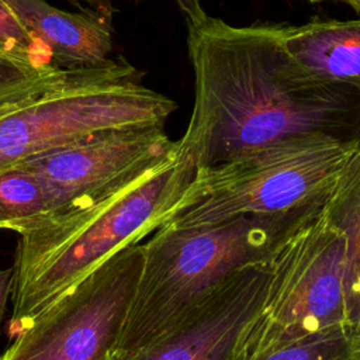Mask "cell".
I'll list each match as a JSON object with an SVG mask.
<instances>
[{"mask_svg":"<svg viewBox=\"0 0 360 360\" xmlns=\"http://www.w3.org/2000/svg\"><path fill=\"white\" fill-rule=\"evenodd\" d=\"M322 207L190 228L159 226L142 243V270L112 350L131 352L172 330L233 271L269 263Z\"/></svg>","mask_w":360,"mask_h":360,"instance_id":"3957f363","label":"cell"},{"mask_svg":"<svg viewBox=\"0 0 360 360\" xmlns=\"http://www.w3.org/2000/svg\"><path fill=\"white\" fill-rule=\"evenodd\" d=\"M323 211L347 242L345 292L350 335L354 339L360 321V139L328 195Z\"/></svg>","mask_w":360,"mask_h":360,"instance_id":"7c38bea8","label":"cell"},{"mask_svg":"<svg viewBox=\"0 0 360 360\" xmlns=\"http://www.w3.org/2000/svg\"><path fill=\"white\" fill-rule=\"evenodd\" d=\"M270 262L238 269L172 330L103 360H233L238 336L264 295Z\"/></svg>","mask_w":360,"mask_h":360,"instance_id":"9c48e42d","label":"cell"},{"mask_svg":"<svg viewBox=\"0 0 360 360\" xmlns=\"http://www.w3.org/2000/svg\"><path fill=\"white\" fill-rule=\"evenodd\" d=\"M181 13L186 15L188 24H197L207 18V13L202 8L200 0H174Z\"/></svg>","mask_w":360,"mask_h":360,"instance_id":"ac0fdd59","label":"cell"},{"mask_svg":"<svg viewBox=\"0 0 360 360\" xmlns=\"http://www.w3.org/2000/svg\"><path fill=\"white\" fill-rule=\"evenodd\" d=\"M177 104L141 84L122 56L66 69L28 97L0 107V169L82 142L100 132L165 124Z\"/></svg>","mask_w":360,"mask_h":360,"instance_id":"5b68a950","label":"cell"},{"mask_svg":"<svg viewBox=\"0 0 360 360\" xmlns=\"http://www.w3.org/2000/svg\"><path fill=\"white\" fill-rule=\"evenodd\" d=\"M52 53L58 68L107 63L112 51V6L68 13L45 0H3Z\"/></svg>","mask_w":360,"mask_h":360,"instance_id":"30bf717a","label":"cell"},{"mask_svg":"<svg viewBox=\"0 0 360 360\" xmlns=\"http://www.w3.org/2000/svg\"><path fill=\"white\" fill-rule=\"evenodd\" d=\"M73 4H79V1H86V3H89L90 6H93L94 8H100V7H104V6H107L108 3H105L104 0H70Z\"/></svg>","mask_w":360,"mask_h":360,"instance_id":"ffe728a7","label":"cell"},{"mask_svg":"<svg viewBox=\"0 0 360 360\" xmlns=\"http://www.w3.org/2000/svg\"><path fill=\"white\" fill-rule=\"evenodd\" d=\"M14 287V266L0 269V326L6 312V305Z\"/></svg>","mask_w":360,"mask_h":360,"instance_id":"e0dca14e","label":"cell"},{"mask_svg":"<svg viewBox=\"0 0 360 360\" xmlns=\"http://www.w3.org/2000/svg\"><path fill=\"white\" fill-rule=\"evenodd\" d=\"M354 340L360 345V321H359V325H357V328L354 330Z\"/></svg>","mask_w":360,"mask_h":360,"instance_id":"44dd1931","label":"cell"},{"mask_svg":"<svg viewBox=\"0 0 360 360\" xmlns=\"http://www.w3.org/2000/svg\"><path fill=\"white\" fill-rule=\"evenodd\" d=\"M194 104L179 152L198 167L307 135L360 138V93L318 80L285 52L274 25L188 24Z\"/></svg>","mask_w":360,"mask_h":360,"instance_id":"6da1fadb","label":"cell"},{"mask_svg":"<svg viewBox=\"0 0 360 360\" xmlns=\"http://www.w3.org/2000/svg\"><path fill=\"white\" fill-rule=\"evenodd\" d=\"M176 152L177 141L167 136L165 124H145L108 129L17 165L51 187L56 201L52 212H59L87 205L141 181L174 158Z\"/></svg>","mask_w":360,"mask_h":360,"instance_id":"ba28073f","label":"cell"},{"mask_svg":"<svg viewBox=\"0 0 360 360\" xmlns=\"http://www.w3.org/2000/svg\"><path fill=\"white\" fill-rule=\"evenodd\" d=\"M194 173L193 162L177 149L174 158L121 191L15 226L10 338L117 252L156 231Z\"/></svg>","mask_w":360,"mask_h":360,"instance_id":"7a4b0ae2","label":"cell"},{"mask_svg":"<svg viewBox=\"0 0 360 360\" xmlns=\"http://www.w3.org/2000/svg\"><path fill=\"white\" fill-rule=\"evenodd\" d=\"M346 263V236L322 207L274 253L264 295L238 336L233 360H263L290 346L350 333Z\"/></svg>","mask_w":360,"mask_h":360,"instance_id":"8992f818","label":"cell"},{"mask_svg":"<svg viewBox=\"0 0 360 360\" xmlns=\"http://www.w3.org/2000/svg\"><path fill=\"white\" fill-rule=\"evenodd\" d=\"M359 139L297 136L198 167L162 225L190 228L319 208Z\"/></svg>","mask_w":360,"mask_h":360,"instance_id":"277c9868","label":"cell"},{"mask_svg":"<svg viewBox=\"0 0 360 360\" xmlns=\"http://www.w3.org/2000/svg\"><path fill=\"white\" fill-rule=\"evenodd\" d=\"M280 44L309 76L360 93V17L274 24Z\"/></svg>","mask_w":360,"mask_h":360,"instance_id":"8fae6325","label":"cell"},{"mask_svg":"<svg viewBox=\"0 0 360 360\" xmlns=\"http://www.w3.org/2000/svg\"><path fill=\"white\" fill-rule=\"evenodd\" d=\"M308 1L316 3V1H326V0H308ZM336 1H343V3L349 4L360 15V0H336Z\"/></svg>","mask_w":360,"mask_h":360,"instance_id":"d6986e66","label":"cell"},{"mask_svg":"<svg viewBox=\"0 0 360 360\" xmlns=\"http://www.w3.org/2000/svg\"><path fill=\"white\" fill-rule=\"evenodd\" d=\"M143 263L127 246L35 316L0 360H103L114 349Z\"/></svg>","mask_w":360,"mask_h":360,"instance_id":"52a82bcc","label":"cell"},{"mask_svg":"<svg viewBox=\"0 0 360 360\" xmlns=\"http://www.w3.org/2000/svg\"><path fill=\"white\" fill-rule=\"evenodd\" d=\"M263 360H360V345L347 332L290 346Z\"/></svg>","mask_w":360,"mask_h":360,"instance_id":"2e32d148","label":"cell"},{"mask_svg":"<svg viewBox=\"0 0 360 360\" xmlns=\"http://www.w3.org/2000/svg\"><path fill=\"white\" fill-rule=\"evenodd\" d=\"M0 53L41 68L56 66L49 49L22 25L3 0H0Z\"/></svg>","mask_w":360,"mask_h":360,"instance_id":"9a60e30c","label":"cell"},{"mask_svg":"<svg viewBox=\"0 0 360 360\" xmlns=\"http://www.w3.org/2000/svg\"><path fill=\"white\" fill-rule=\"evenodd\" d=\"M55 210V195L39 176L18 165L0 169L1 229L13 231Z\"/></svg>","mask_w":360,"mask_h":360,"instance_id":"4fadbf2b","label":"cell"},{"mask_svg":"<svg viewBox=\"0 0 360 360\" xmlns=\"http://www.w3.org/2000/svg\"><path fill=\"white\" fill-rule=\"evenodd\" d=\"M65 68H41L0 53V107L22 100L60 79Z\"/></svg>","mask_w":360,"mask_h":360,"instance_id":"5bb4252c","label":"cell"}]
</instances>
